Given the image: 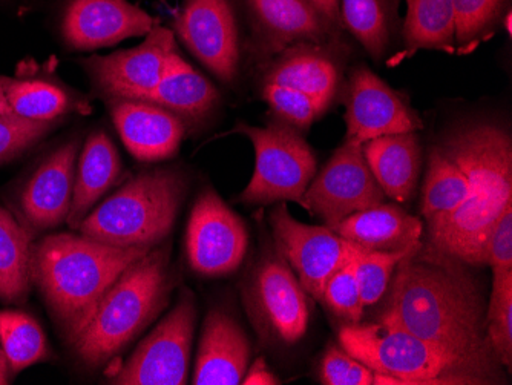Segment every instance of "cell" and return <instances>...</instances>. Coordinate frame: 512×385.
<instances>
[{"mask_svg":"<svg viewBox=\"0 0 512 385\" xmlns=\"http://www.w3.org/2000/svg\"><path fill=\"white\" fill-rule=\"evenodd\" d=\"M486 338L500 364L512 366V269L493 270V290L485 313Z\"/></svg>","mask_w":512,"mask_h":385,"instance_id":"d6a6232c","label":"cell"},{"mask_svg":"<svg viewBox=\"0 0 512 385\" xmlns=\"http://www.w3.org/2000/svg\"><path fill=\"white\" fill-rule=\"evenodd\" d=\"M31 235L0 206V300L20 303L30 292Z\"/></svg>","mask_w":512,"mask_h":385,"instance_id":"f1b7e54d","label":"cell"},{"mask_svg":"<svg viewBox=\"0 0 512 385\" xmlns=\"http://www.w3.org/2000/svg\"><path fill=\"white\" fill-rule=\"evenodd\" d=\"M485 313L482 289L467 264L422 246L394 270L378 321L503 378V366L486 338Z\"/></svg>","mask_w":512,"mask_h":385,"instance_id":"6da1fadb","label":"cell"},{"mask_svg":"<svg viewBox=\"0 0 512 385\" xmlns=\"http://www.w3.org/2000/svg\"><path fill=\"white\" fill-rule=\"evenodd\" d=\"M197 306L191 293L138 344L111 379L117 385H183L188 382Z\"/></svg>","mask_w":512,"mask_h":385,"instance_id":"30bf717a","label":"cell"},{"mask_svg":"<svg viewBox=\"0 0 512 385\" xmlns=\"http://www.w3.org/2000/svg\"><path fill=\"white\" fill-rule=\"evenodd\" d=\"M332 47L296 43L270 63L263 83L286 86L306 94L324 114L335 99L339 83L338 65L330 53Z\"/></svg>","mask_w":512,"mask_h":385,"instance_id":"44dd1931","label":"cell"},{"mask_svg":"<svg viewBox=\"0 0 512 385\" xmlns=\"http://www.w3.org/2000/svg\"><path fill=\"white\" fill-rule=\"evenodd\" d=\"M269 221L276 251L295 270L302 289L315 300L321 301L325 284L339 269L367 252L327 226H309L295 220L284 201L273 209Z\"/></svg>","mask_w":512,"mask_h":385,"instance_id":"9c48e42d","label":"cell"},{"mask_svg":"<svg viewBox=\"0 0 512 385\" xmlns=\"http://www.w3.org/2000/svg\"><path fill=\"white\" fill-rule=\"evenodd\" d=\"M146 247H120L85 235L56 234L33 246L31 277L69 343L80 335L103 295Z\"/></svg>","mask_w":512,"mask_h":385,"instance_id":"3957f363","label":"cell"},{"mask_svg":"<svg viewBox=\"0 0 512 385\" xmlns=\"http://www.w3.org/2000/svg\"><path fill=\"white\" fill-rule=\"evenodd\" d=\"M470 195L467 175L442 146L428 155L427 177L422 189L421 212L427 224V235L439 229Z\"/></svg>","mask_w":512,"mask_h":385,"instance_id":"484cf974","label":"cell"},{"mask_svg":"<svg viewBox=\"0 0 512 385\" xmlns=\"http://www.w3.org/2000/svg\"><path fill=\"white\" fill-rule=\"evenodd\" d=\"M385 198L368 168L362 145L345 140L313 178L306 194L302 195L301 206L333 229L350 215L382 205Z\"/></svg>","mask_w":512,"mask_h":385,"instance_id":"8fae6325","label":"cell"},{"mask_svg":"<svg viewBox=\"0 0 512 385\" xmlns=\"http://www.w3.org/2000/svg\"><path fill=\"white\" fill-rule=\"evenodd\" d=\"M319 378L324 385H375V372L335 344L322 358Z\"/></svg>","mask_w":512,"mask_h":385,"instance_id":"74e56055","label":"cell"},{"mask_svg":"<svg viewBox=\"0 0 512 385\" xmlns=\"http://www.w3.org/2000/svg\"><path fill=\"white\" fill-rule=\"evenodd\" d=\"M252 16L256 48L278 56L296 43L335 45L341 33L312 7L309 0H246Z\"/></svg>","mask_w":512,"mask_h":385,"instance_id":"e0dca14e","label":"cell"},{"mask_svg":"<svg viewBox=\"0 0 512 385\" xmlns=\"http://www.w3.org/2000/svg\"><path fill=\"white\" fill-rule=\"evenodd\" d=\"M339 344L375 372L378 385L505 384L502 376L381 321L347 324L339 330Z\"/></svg>","mask_w":512,"mask_h":385,"instance_id":"5b68a950","label":"cell"},{"mask_svg":"<svg viewBox=\"0 0 512 385\" xmlns=\"http://www.w3.org/2000/svg\"><path fill=\"white\" fill-rule=\"evenodd\" d=\"M174 33L154 27L145 42L132 50L86 60L97 91L108 100H146L157 88L177 56Z\"/></svg>","mask_w":512,"mask_h":385,"instance_id":"7c38bea8","label":"cell"},{"mask_svg":"<svg viewBox=\"0 0 512 385\" xmlns=\"http://www.w3.org/2000/svg\"><path fill=\"white\" fill-rule=\"evenodd\" d=\"M250 362V343L237 320L223 310L206 316L197 362L195 385H238Z\"/></svg>","mask_w":512,"mask_h":385,"instance_id":"ffe728a7","label":"cell"},{"mask_svg":"<svg viewBox=\"0 0 512 385\" xmlns=\"http://www.w3.org/2000/svg\"><path fill=\"white\" fill-rule=\"evenodd\" d=\"M232 132L246 135L255 148V171L240 201L247 205L296 201L301 205L318 166L298 129L278 120L266 128L240 123Z\"/></svg>","mask_w":512,"mask_h":385,"instance_id":"52a82bcc","label":"cell"},{"mask_svg":"<svg viewBox=\"0 0 512 385\" xmlns=\"http://www.w3.org/2000/svg\"><path fill=\"white\" fill-rule=\"evenodd\" d=\"M355 261L345 264L327 281L321 298L322 303L333 315L347 321L348 324L361 323L365 310L356 277Z\"/></svg>","mask_w":512,"mask_h":385,"instance_id":"e575fe53","label":"cell"},{"mask_svg":"<svg viewBox=\"0 0 512 385\" xmlns=\"http://www.w3.org/2000/svg\"><path fill=\"white\" fill-rule=\"evenodd\" d=\"M184 194L183 172H142L92 209L77 231L112 246L154 249L171 234Z\"/></svg>","mask_w":512,"mask_h":385,"instance_id":"8992f818","label":"cell"},{"mask_svg":"<svg viewBox=\"0 0 512 385\" xmlns=\"http://www.w3.org/2000/svg\"><path fill=\"white\" fill-rule=\"evenodd\" d=\"M0 343L13 372L27 369L48 356L46 339L30 315L17 310L0 312Z\"/></svg>","mask_w":512,"mask_h":385,"instance_id":"1f68e13d","label":"cell"},{"mask_svg":"<svg viewBox=\"0 0 512 385\" xmlns=\"http://www.w3.org/2000/svg\"><path fill=\"white\" fill-rule=\"evenodd\" d=\"M410 254L413 252H365L355 261L356 277L365 307L382 300L394 270Z\"/></svg>","mask_w":512,"mask_h":385,"instance_id":"836d02e7","label":"cell"},{"mask_svg":"<svg viewBox=\"0 0 512 385\" xmlns=\"http://www.w3.org/2000/svg\"><path fill=\"white\" fill-rule=\"evenodd\" d=\"M408 10L402 39L404 51L396 62L421 50L456 54L453 0H407Z\"/></svg>","mask_w":512,"mask_h":385,"instance_id":"4316f807","label":"cell"},{"mask_svg":"<svg viewBox=\"0 0 512 385\" xmlns=\"http://www.w3.org/2000/svg\"><path fill=\"white\" fill-rule=\"evenodd\" d=\"M0 86L4 88L11 111L23 119L57 122L71 111L89 112L88 103L77 100L63 86L50 80L0 76Z\"/></svg>","mask_w":512,"mask_h":385,"instance_id":"83f0119b","label":"cell"},{"mask_svg":"<svg viewBox=\"0 0 512 385\" xmlns=\"http://www.w3.org/2000/svg\"><path fill=\"white\" fill-rule=\"evenodd\" d=\"M511 0H453L456 53L470 54L503 24Z\"/></svg>","mask_w":512,"mask_h":385,"instance_id":"4dcf8cb0","label":"cell"},{"mask_svg":"<svg viewBox=\"0 0 512 385\" xmlns=\"http://www.w3.org/2000/svg\"><path fill=\"white\" fill-rule=\"evenodd\" d=\"M174 27L207 70L223 82H234L240 66V39L230 0H184Z\"/></svg>","mask_w":512,"mask_h":385,"instance_id":"5bb4252c","label":"cell"},{"mask_svg":"<svg viewBox=\"0 0 512 385\" xmlns=\"http://www.w3.org/2000/svg\"><path fill=\"white\" fill-rule=\"evenodd\" d=\"M401 0H341V24L368 54L381 59L398 22Z\"/></svg>","mask_w":512,"mask_h":385,"instance_id":"f546056e","label":"cell"},{"mask_svg":"<svg viewBox=\"0 0 512 385\" xmlns=\"http://www.w3.org/2000/svg\"><path fill=\"white\" fill-rule=\"evenodd\" d=\"M486 266L493 270L512 269V205L503 212L491 232Z\"/></svg>","mask_w":512,"mask_h":385,"instance_id":"f35d334b","label":"cell"},{"mask_svg":"<svg viewBox=\"0 0 512 385\" xmlns=\"http://www.w3.org/2000/svg\"><path fill=\"white\" fill-rule=\"evenodd\" d=\"M309 2L338 33H342L344 28H342L341 10H339L341 0H309Z\"/></svg>","mask_w":512,"mask_h":385,"instance_id":"60d3db41","label":"cell"},{"mask_svg":"<svg viewBox=\"0 0 512 385\" xmlns=\"http://www.w3.org/2000/svg\"><path fill=\"white\" fill-rule=\"evenodd\" d=\"M154 24L146 11L128 0H68L62 34L69 47L89 51L146 36Z\"/></svg>","mask_w":512,"mask_h":385,"instance_id":"2e32d148","label":"cell"},{"mask_svg":"<svg viewBox=\"0 0 512 385\" xmlns=\"http://www.w3.org/2000/svg\"><path fill=\"white\" fill-rule=\"evenodd\" d=\"M56 122H37L17 114L0 117V163L8 162L20 152L43 139Z\"/></svg>","mask_w":512,"mask_h":385,"instance_id":"8d00e7d4","label":"cell"},{"mask_svg":"<svg viewBox=\"0 0 512 385\" xmlns=\"http://www.w3.org/2000/svg\"><path fill=\"white\" fill-rule=\"evenodd\" d=\"M79 140H69L40 163L23 189L20 208L34 231H48L68 220L73 201Z\"/></svg>","mask_w":512,"mask_h":385,"instance_id":"ac0fdd59","label":"cell"},{"mask_svg":"<svg viewBox=\"0 0 512 385\" xmlns=\"http://www.w3.org/2000/svg\"><path fill=\"white\" fill-rule=\"evenodd\" d=\"M249 235L241 218L212 189L195 201L186 232V252L194 272L207 278L234 274L246 257Z\"/></svg>","mask_w":512,"mask_h":385,"instance_id":"4fadbf2b","label":"cell"},{"mask_svg":"<svg viewBox=\"0 0 512 385\" xmlns=\"http://www.w3.org/2000/svg\"><path fill=\"white\" fill-rule=\"evenodd\" d=\"M172 287L169 249L154 247L103 295L91 320L71 343L77 356L92 367L114 359L165 309Z\"/></svg>","mask_w":512,"mask_h":385,"instance_id":"277c9868","label":"cell"},{"mask_svg":"<svg viewBox=\"0 0 512 385\" xmlns=\"http://www.w3.org/2000/svg\"><path fill=\"white\" fill-rule=\"evenodd\" d=\"M115 129L140 162H160L177 154L186 123L174 112L146 100H109Z\"/></svg>","mask_w":512,"mask_h":385,"instance_id":"d6986e66","label":"cell"},{"mask_svg":"<svg viewBox=\"0 0 512 385\" xmlns=\"http://www.w3.org/2000/svg\"><path fill=\"white\" fill-rule=\"evenodd\" d=\"M243 300L250 321L267 341L292 344L309 329L306 290L278 251H266L244 281Z\"/></svg>","mask_w":512,"mask_h":385,"instance_id":"ba28073f","label":"cell"},{"mask_svg":"<svg viewBox=\"0 0 512 385\" xmlns=\"http://www.w3.org/2000/svg\"><path fill=\"white\" fill-rule=\"evenodd\" d=\"M8 114H13V111H11L10 103L5 96L4 88L0 86V117L8 116Z\"/></svg>","mask_w":512,"mask_h":385,"instance_id":"7bdbcfd3","label":"cell"},{"mask_svg":"<svg viewBox=\"0 0 512 385\" xmlns=\"http://www.w3.org/2000/svg\"><path fill=\"white\" fill-rule=\"evenodd\" d=\"M371 174L396 203H408L421 175L422 146L416 132L384 135L362 145Z\"/></svg>","mask_w":512,"mask_h":385,"instance_id":"603a6c76","label":"cell"},{"mask_svg":"<svg viewBox=\"0 0 512 385\" xmlns=\"http://www.w3.org/2000/svg\"><path fill=\"white\" fill-rule=\"evenodd\" d=\"M263 99L279 122L286 123L298 131H306L322 114L306 94L286 86L263 83Z\"/></svg>","mask_w":512,"mask_h":385,"instance_id":"d590c367","label":"cell"},{"mask_svg":"<svg viewBox=\"0 0 512 385\" xmlns=\"http://www.w3.org/2000/svg\"><path fill=\"white\" fill-rule=\"evenodd\" d=\"M241 384L244 385H278L281 384L279 379L270 372L264 358H258L253 362L252 366L247 369Z\"/></svg>","mask_w":512,"mask_h":385,"instance_id":"ab89813d","label":"cell"},{"mask_svg":"<svg viewBox=\"0 0 512 385\" xmlns=\"http://www.w3.org/2000/svg\"><path fill=\"white\" fill-rule=\"evenodd\" d=\"M467 175V200L422 246L467 266H486L491 232L512 205V140L497 125L462 126L439 143Z\"/></svg>","mask_w":512,"mask_h":385,"instance_id":"7a4b0ae2","label":"cell"},{"mask_svg":"<svg viewBox=\"0 0 512 385\" xmlns=\"http://www.w3.org/2000/svg\"><path fill=\"white\" fill-rule=\"evenodd\" d=\"M332 231L367 252H414L424 244V223L401 206L385 203L350 215Z\"/></svg>","mask_w":512,"mask_h":385,"instance_id":"7402d4cb","label":"cell"},{"mask_svg":"<svg viewBox=\"0 0 512 385\" xmlns=\"http://www.w3.org/2000/svg\"><path fill=\"white\" fill-rule=\"evenodd\" d=\"M8 375H10V366H8L4 350L0 347V385L8 384Z\"/></svg>","mask_w":512,"mask_h":385,"instance_id":"b9f144b4","label":"cell"},{"mask_svg":"<svg viewBox=\"0 0 512 385\" xmlns=\"http://www.w3.org/2000/svg\"><path fill=\"white\" fill-rule=\"evenodd\" d=\"M122 175V162L112 140L103 131L92 132L77 158L73 201L66 223L79 229L86 215Z\"/></svg>","mask_w":512,"mask_h":385,"instance_id":"cb8c5ba5","label":"cell"},{"mask_svg":"<svg viewBox=\"0 0 512 385\" xmlns=\"http://www.w3.org/2000/svg\"><path fill=\"white\" fill-rule=\"evenodd\" d=\"M146 102L174 112L184 123L200 122L217 105L218 91L177 54L168 73Z\"/></svg>","mask_w":512,"mask_h":385,"instance_id":"d4e9b609","label":"cell"},{"mask_svg":"<svg viewBox=\"0 0 512 385\" xmlns=\"http://www.w3.org/2000/svg\"><path fill=\"white\" fill-rule=\"evenodd\" d=\"M345 105V140L359 145L384 135L422 129L421 119L407 100L367 68L353 71Z\"/></svg>","mask_w":512,"mask_h":385,"instance_id":"9a60e30c","label":"cell"},{"mask_svg":"<svg viewBox=\"0 0 512 385\" xmlns=\"http://www.w3.org/2000/svg\"><path fill=\"white\" fill-rule=\"evenodd\" d=\"M503 19H505V24H502V25H503V27H505L506 33H508L509 36H511V33H512V27H511L512 14H511V10H509L508 13L505 14V17H503Z\"/></svg>","mask_w":512,"mask_h":385,"instance_id":"ee69618b","label":"cell"}]
</instances>
